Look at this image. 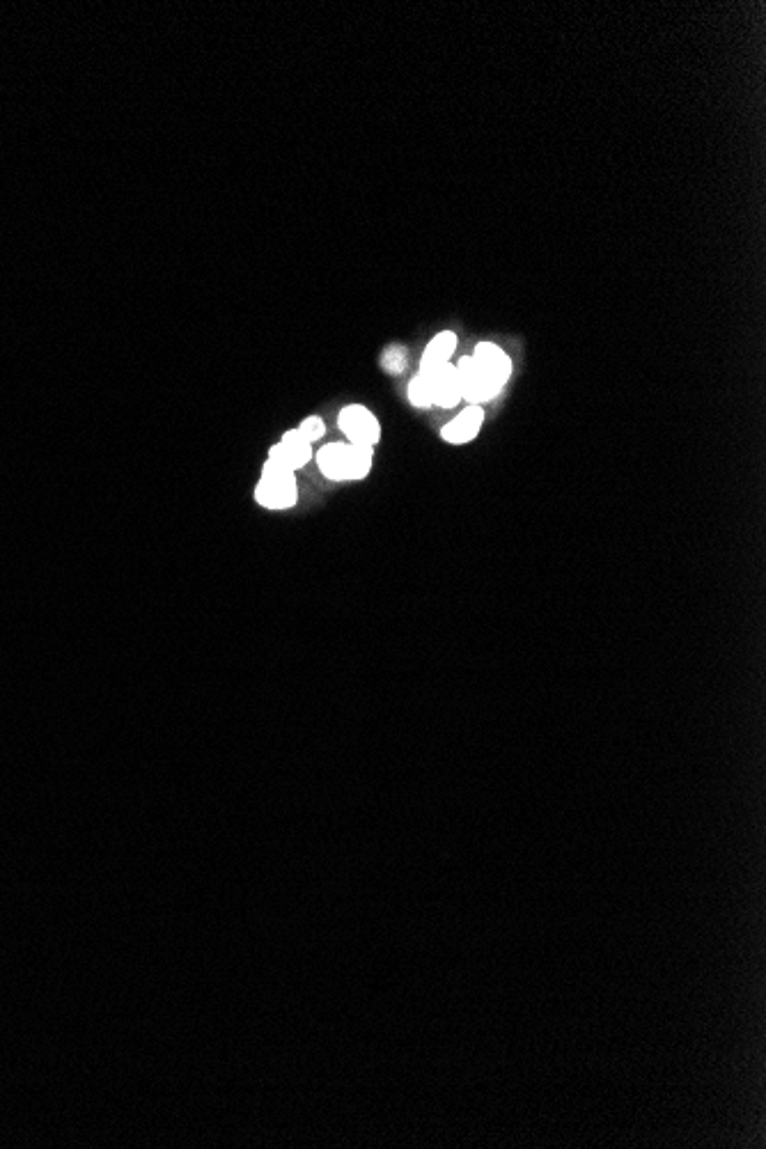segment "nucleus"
Returning a JSON list of instances; mask_svg holds the SVG:
<instances>
[{
	"label": "nucleus",
	"instance_id": "10",
	"mask_svg": "<svg viewBox=\"0 0 766 1149\" xmlns=\"http://www.w3.org/2000/svg\"><path fill=\"white\" fill-rule=\"evenodd\" d=\"M351 445V443H349ZM374 466V448H363V445H351V461H349V482L365 480L372 473Z\"/></svg>",
	"mask_w": 766,
	"mask_h": 1149
},
{
	"label": "nucleus",
	"instance_id": "2",
	"mask_svg": "<svg viewBox=\"0 0 766 1149\" xmlns=\"http://www.w3.org/2000/svg\"><path fill=\"white\" fill-rule=\"evenodd\" d=\"M338 429L345 434V441L363 448H377L381 441V422L363 404H347L338 413Z\"/></svg>",
	"mask_w": 766,
	"mask_h": 1149
},
{
	"label": "nucleus",
	"instance_id": "7",
	"mask_svg": "<svg viewBox=\"0 0 766 1149\" xmlns=\"http://www.w3.org/2000/svg\"><path fill=\"white\" fill-rule=\"evenodd\" d=\"M315 461L319 473H322L328 482H349L351 445L347 441L322 445V448L315 452Z\"/></svg>",
	"mask_w": 766,
	"mask_h": 1149
},
{
	"label": "nucleus",
	"instance_id": "11",
	"mask_svg": "<svg viewBox=\"0 0 766 1149\" xmlns=\"http://www.w3.org/2000/svg\"><path fill=\"white\" fill-rule=\"evenodd\" d=\"M406 400H409V404L413 406V409H418V411L432 409V406H434V404H432V393H429V383H427L425 372L418 370L416 377H411L409 386H406Z\"/></svg>",
	"mask_w": 766,
	"mask_h": 1149
},
{
	"label": "nucleus",
	"instance_id": "5",
	"mask_svg": "<svg viewBox=\"0 0 766 1149\" xmlns=\"http://www.w3.org/2000/svg\"><path fill=\"white\" fill-rule=\"evenodd\" d=\"M312 457H315V452H312V445L303 439V436L296 432V429H287L283 434V439H280L276 445H271L269 448V461L273 464L287 468V471L292 473H299L301 468H306Z\"/></svg>",
	"mask_w": 766,
	"mask_h": 1149
},
{
	"label": "nucleus",
	"instance_id": "8",
	"mask_svg": "<svg viewBox=\"0 0 766 1149\" xmlns=\"http://www.w3.org/2000/svg\"><path fill=\"white\" fill-rule=\"evenodd\" d=\"M471 356L491 374V377L503 383V386L510 381L514 370L512 358L507 356V351L496 345V342H480V345L473 349Z\"/></svg>",
	"mask_w": 766,
	"mask_h": 1149
},
{
	"label": "nucleus",
	"instance_id": "13",
	"mask_svg": "<svg viewBox=\"0 0 766 1149\" xmlns=\"http://www.w3.org/2000/svg\"><path fill=\"white\" fill-rule=\"evenodd\" d=\"M294 429H296V432H299V434L303 436V439H306L310 445L319 443V441H322L324 436H326V422H324L322 416H308V418H303Z\"/></svg>",
	"mask_w": 766,
	"mask_h": 1149
},
{
	"label": "nucleus",
	"instance_id": "3",
	"mask_svg": "<svg viewBox=\"0 0 766 1149\" xmlns=\"http://www.w3.org/2000/svg\"><path fill=\"white\" fill-rule=\"evenodd\" d=\"M457 372H459V379H461V395H464V400L468 404H487L491 400H496L500 395V390L505 386L500 381H496L491 374L484 370V367L475 361L473 356H461L459 363H457Z\"/></svg>",
	"mask_w": 766,
	"mask_h": 1149
},
{
	"label": "nucleus",
	"instance_id": "4",
	"mask_svg": "<svg viewBox=\"0 0 766 1149\" xmlns=\"http://www.w3.org/2000/svg\"><path fill=\"white\" fill-rule=\"evenodd\" d=\"M425 377L429 383V393H432L434 406L450 411L457 409L459 402H464V395H461V379L455 363H445L434 367V370H427Z\"/></svg>",
	"mask_w": 766,
	"mask_h": 1149
},
{
	"label": "nucleus",
	"instance_id": "9",
	"mask_svg": "<svg viewBox=\"0 0 766 1149\" xmlns=\"http://www.w3.org/2000/svg\"><path fill=\"white\" fill-rule=\"evenodd\" d=\"M457 345H459V338L452 331L436 333L434 338L429 340V345L422 349L420 372H427V370H434V367H439V365L452 363V356H455Z\"/></svg>",
	"mask_w": 766,
	"mask_h": 1149
},
{
	"label": "nucleus",
	"instance_id": "6",
	"mask_svg": "<svg viewBox=\"0 0 766 1149\" xmlns=\"http://www.w3.org/2000/svg\"><path fill=\"white\" fill-rule=\"evenodd\" d=\"M484 425V411L478 404H468L455 418L441 427V439L450 445H466L478 439Z\"/></svg>",
	"mask_w": 766,
	"mask_h": 1149
},
{
	"label": "nucleus",
	"instance_id": "12",
	"mask_svg": "<svg viewBox=\"0 0 766 1149\" xmlns=\"http://www.w3.org/2000/svg\"><path fill=\"white\" fill-rule=\"evenodd\" d=\"M381 367L388 374H393V377H400V374L406 372V367H409V349L402 345L386 347L381 354Z\"/></svg>",
	"mask_w": 766,
	"mask_h": 1149
},
{
	"label": "nucleus",
	"instance_id": "1",
	"mask_svg": "<svg viewBox=\"0 0 766 1149\" xmlns=\"http://www.w3.org/2000/svg\"><path fill=\"white\" fill-rule=\"evenodd\" d=\"M255 503L269 512H285L299 505V482L296 473L264 461L260 480L255 484Z\"/></svg>",
	"mask_w": 766,
	"mask_h": 1149
}]
</instances>
